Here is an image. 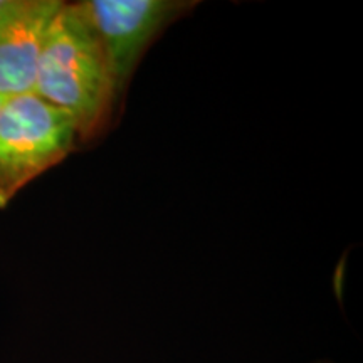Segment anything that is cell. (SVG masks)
<instances>
[{
	"instance_id": "1",
	"label": "cell",
	"mask_w": 363,
	"mask_h": 363,
	"mask_svg": "<svg viewBox=\"0 0 363 363\" xmlns=\"http://www.w3.org/2000/svg\"><path fill=\"white\" fill-rule=\"evenodd\" d=\"M34 93L69 118L78 142L98 136L115 113L120 99L106 54L76 4L65 2L49 26Z\"/></svg>"
},
{
	"instance_id": "4",
	"label": "cell",
	"mask_w": 363,
	"mask_h": 363,
	"mask_svg": "<svg viewBox=\"0 0 363 363\" xmlns=\"http://www.w3.org/2000/svg\"><path fill=\"white\" fill-rule=\"evenodd\" d=\"M65 2L0 0V96L34 91L49 26Z\"/></svg>"
},
{
	"instance_id": "5",
	"label": "cell",
	"mask_w": 363,
	"mask_h": 363,
	"mask_svg": "<svg viewBox=\"0 0 363 363\" xmlns=\"http://www.w3.org/2000/svg\"><path fill=\"white\" fill-rule=\"evenodd\" d=\"M2 103H4V98H2V96H0V106H2Z\"/></svg>"
},
{
	"instance_id": "3",
	"label": "cell",
	"mask_w": 363,
	"mask_h": 363,
	"mask_svg": "<svg viewBox=\"0 0 363 363\" xmlns=\"http://www.w3.org/2000/svg\"><path fill=\"white\" fill-rule=\"evenodd\" d=\"M76 7L98 35L110 65L118 99L148 45L170 22L192 11L180 0H84Z\"/></svg>"
},
{
	"instance_id": "2",
	"label": "cell",
	"mask_w": 363,
	"mask_h": 363,
	"mask_svg": "<svg viewBox=\"0 0 363 363\" xmlns=\"http://www.w3.org/2000/svg\"><path fill=\"white\" fill-rule=\"evenodd\" d=\"M78 135L65 113L34 91L4 99L0 106V208L26 185L61 163Z\"/></svg>"
}]
</instances>
